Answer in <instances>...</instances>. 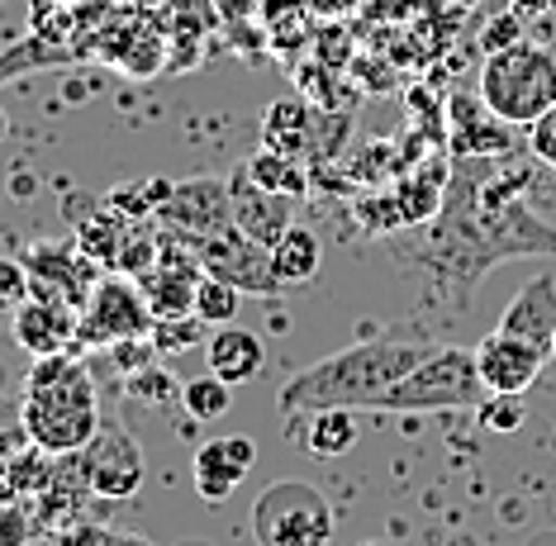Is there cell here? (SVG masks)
Listing matches in <instances>:
<instances>
[{
  "mask_svg": "<svg viewBox=\"0 0 556 546\" xmlns=\"http://www.w3.org/2000/svg\"><path fill=\"white\" fill-rule=\"evenodd\" d=\"M514 257H556V228L528 205V172L509 162L466 157L428 224L419 262L433 271L438 300L462 309L476 281Z\"/></svg>",
  "mask_w": 556,
  "mask_h": 546,
  "instance_id": "cell-1",
  "label": "cell"
},
{
  "mask_svg": "<svg viewBox=\"0 0 556 546\" xmlns=\"http://www.w3.org/2000/svg\"><path fill=\"white\" fill-rule=\"evenodd\" d=\"M433 342L409 338H362L333 357L305 366L281 385V414H319V409H386L390 390L419 366Z\"/></svg>",
  "mask_w": 556,
  "mask_h": 546,
  "instance_id": "cell-2",
  "label": "cell"
},
{
  "mask_svg": "<svg viewBox=\"0 0 556 546\" xmlns=\"http://www.w3.org/2000/svg\"><path fill=\"white\" fill-rule=\"evenodd\" d=\"M24 428L29 442L48 456H77L96 428L105 423L96 409V380L86 371L81 357L58 352V357H39L24 376Z\"/></svg>",
  "mask_w": 556,
  "mask_h": 546,
  "instance_id": "cell-3",
  "label": "cell"
},
{
  "mask_svg": "<svg viewBox=\"0 0 556 546\" xmlns=\"http://www.w3.org/2000/svg\"><path fill=\"white\" fill-rule=\"evenodd\" d=\"M480 100L514 129L538 124L556 105V53L542 43H528V38L500 48V53H485Z\"/></svg>",
  "mask_w": 556,
  "mask_h": 546,
  "instance_id": "cell-4",
  "label": "cell"
},
{
  "mask_svg": "<svg viewBox=\"0 0 556 546\" xmlns=\"http://www.w3.org/2000/svg\"><path fill=\"white\" fill-rule=\"evenodd\" d=\"M490 390L480 385L471 347H433L409 376L390 390L381 414H442V409H480Z\"/></svg>",
  "mask_w": 556,
  "mask_h": 546,
  "instance_id": "cell-5",
  "label": "cell"
},
{
  "mask_svg": "<svg viewBox=\"0 0 556 546\" xmlns=\"http://www.w3.org/2000/svg\"><path fill=\"white\" fill-rule=\"evenodd\" d=\"M252 537L257 546H328L333 504L309 480H276L252 504Z\"/></svg>",
  "mask_w": 556,
  "mask_h": 546,
  "instance_id": "cell-6",
  "label": "cell"
},
{
  "mask_svg": "<svg viewBox=\"0 0 556 546\" xmlns=\"http://www.w3.org/2000/svg\"><path fill=\"white\" fill-rule=\"evenodd\" d=\"M153 309H148V295L134 276H100L96 290L81 304V328L77 342L81 347H119V342H138L153 338Z\"/></svg>",
  "mask_w": 556,
  "mask_h": 546,
  "instance_id": "cell-7",
  "label": "cell"
},
{
  "mask_svg": "<svg viewBox=\"0 0 556 546\" xmlns=\"http://www.w3.org/2000/svg\"><path fill=\"white\" fill-rule=\"evenodd\" d=\"M77 466L96 499H134L148 480L143 447L124 423H100L96 437L77 452Z\"/></svg>",
  "mask_w": 556,
  "mask_h": 546,
  "instance_id": "cell-8",
  "label": "cell"
},
{
  "mask_svg": "<svg viewBox=\"0 0 556 546\" xmlns=\"http://www.w3.org/2000/svg\"><path fill=\"white\" fill-rule=\"evenodd\" d=\"M200 257V271L214 276V281H229L243 295H281V281L271 271V247L252 243L238 228H224V233H210L200 243H186Z\"/></svg>",
  "mask_w": 556,
  "mask_h": 546,
  "instance_id": "cell-9",
  "label": "cell"
},
{
  "mask_svg": "<svg viewBox=\"0 0 556 546\" xmlns=\"http://www.w3.org/2000/svg\"><path fill=\"white\" fill-rule=\"evenodd\" d=\"M157 228L181 243H200L210 233H224L233 228V200H229V181H210V176H195V181H176L167 205L157 209Z\"/></svg>",
  "mask_w": 556,
  "mask_h": 546,
  "instance_id": "cell-10",
  "label": "cell"
},
{
  "mask_svg": "<svg viewBox=\"0 0 556 546\" xmlns=\"http://www.w3.org/2000/svg\"><path fill=\"white\" fill-rule=\"evenodd\" d=\"M24 266H29V281L39 300H58V304L81 309L86 295L96 290L91 257H81V247H72V243H34L24 252Z\"/></svg>",
  "mask_w": 556,
  "mask_h": 546,
  "instance_id": "cell-11",
  "label": "cell"
},
{
  "mask_svg": "<svg viewBox=\"0 0 556 546\" xmlns=\"http://www.w3.org/2000/svg\"><path fill=\"white\" fill-rule=\"evenodd\" d=\"M476 371H480V385L490 390V395H523L528 385L542 376V366L552 357L533 342L514 338V333H485L476 342Z\"/></svg>",
  "mask_w": 556,
  "mask_h": 546,
  "instance_id": "cell-12",
  "label": "cell"
},
{
  "mask_svg": "<svg viewBox=\"0 0 556 546\" xmlns=\"http://www.w3.org/2000/svg\"><path fill=\"white\" fill-rule=\"evenodd\" d=\"M252 466H257V442H252V437H210V442H200L195 461H191L195 494L205 504L233 499Z\"/></svg>",
  "mask_w": 556,
  "mask_h": 546,
  "instance_id": "cell-13",
  "label": "cell"
},
{
  "mask_svg": "<svg viewBox=\"0 0 556 546\" xmlns=\"http://www.w3.org/2000/svg\"><path fill=\"white\" fill-rule=\"evenodd\" d=\"M229 200H233V228L238 233H248L252 243H262V247H271L276 238L295 224V200L262 190L248 176V167H238L229 176Z\"/></svg>",
  "mask_w": 556,
  "mask_h": 546,
  "instance_id": "cell-14",
  "label": "cell"
},
{
  "mask_svg": "<svg viewBox=\"0 0 556 546\" xmlns=\"http://www.w3.org/2000/svg\"><path fill=\"white\" fill-rule=\"evenodd\" d=\"M10 319H15V342L29 352L34 361H39V357H58V352H67L72 342H77L81 309H72V304H58V300L29 295L15 314H10Z\"/></svg>",
  "mask_w": 556,
  "mask_h": 546,
  "instance_id": "cell-15",
  "label": "cell"
},
{
  "mask_svg": "<svg viewBox=\"0 0 556 546\" xmlns=\"http://www.w3.org/2000/svg\"><path fill=\"white\" fill-rule=\"evenodd\" d=\"M500 333H514L523 342H533L552 357V338H556V276H533L518 295L504 304L500 314Z\"/></svg>",
  "mask_w": 556,
  "mask_h": 546,
  "instance_id": "cell-16",
  "label": "cell"
},
{
  "mask_svg": "<svg viewBox=\"0 0 556 546\" xmlns=\"http://www.w3.org/2000/svg\"><path fill=\"white\" fill-rule=\"evenodd\" d=\"M452 152L466 162V157H504L514 143H509V129L514 124H504L495 110L485 105V100H476L471 96H452Z\"/></svg>",
  "mask_w": 556,
  "mask_h": 546,
  "instance_id": "cell-17",
  "label": "cell"
},
{
  "mask_svg": "<svg viewBox=\"0 0 556 546\" xmlns=\"http://www.w3.org/2000/svg\"><path fill=\"white\" fill-rule=\"evenodd\" d=\"M262 148L281 152V157H295V162L324 157L319 119H314V110L305 100H276V105L262 114Z\"/></svg>",
  "mask_w": 556,
  "mask_h": 546,
  "instance_id": "cell-18",
  "label": "cell"
},
{
  "mask_svg": "<svg viewBox=\"0 0 556 546\" xmlns=\"http://www.w3.org/2000/svg\"><path fill=\"white\" fill-rule=\"evenodd\" d=\"M205 366L224 385H252V380L262 376V366H267V347H262L257 333H248V328H238V323L214 328L205 342Z\"/></svg>",
  "mask_w": 556,
  "mask_h": 546,
  "instance_id": "cell-19",
  "label": "cell"
},
{
  "mask_svg": "<svg viewBox=\"0 0 556 546\" xmlns=\"http://www.w3.org/2000/svg\"><path fill=\"white\" fill-rule=\"evenodd\" d=\"M319 266H324V243L305 224H290L271 243V271H276V281H281V290L309 285L314 276H319Z\"/></svg>",
  "mask_w": 556,
  "mask_h": 546,
  "instance_id": "cell-20",
  "label": "cell"
},
{
  "mask_svg": "<svg viewBox=\"0 0 556 546\" xmlns=\"http://www.w3.org/2000/svg\"><path fill=\"white\" fill-rule=\"evenodd\" d=\"M248 176L257 181L262 190H271V195H286V200H305L309 195V167L295 157H281V152H252L243 162Z\"/></svg>",
  "mask_w": 556,
  "mask_h": 546,
  "instance_id": "cell-21",
  "label": "cell"
},
{
  "mask_svg": "<svg viewBox=\"0 0 556 546\" xmlns=\"http://www.w3.org/2000/svg\"><path fill=\"white\" fill-rule=\"evenodd\" d=\"M305 452L309 456H348L357 447V418L352 409H319V414H305Z\"/></svg>",
  "mask_w": 556,
  "mask_h": 546,
  "instance_id": "cell-22",
  "label": "cell"
},
{
  "mask_svg": "<svg viewBox=\"0 0 556 546\" xmlns=\"http://www.w3.org/2000/svg\"><path fill=\"white\" fill-rule=\"evenodd\" d=\"M181 409L195 423H219L233 409V385H224L219 376H195L181 385Z\"/></svg>",
  "mask_w": 556,
  "mask_h": 546,
  "instance_id": "cell-23",
  "label": "cell"
},
{
  "mask_svg": "<svg viewBox=\"0 0 556 546\" xmlns=\"http://www.w3.org/2000/svg\"><path fill=\"white\" fill-rule=\"evenodd\" d=\"M238 304H243V290H233L229 281H214V276H200V285H195V319L205 328L238 323Z\"/></svg>",
  "mask_w": 556,
  "mask_h": 546,
  "instance_id": "cell-24",
  "label": "cell"
},
{
  "mask_svg": "<svg viewBox=\"0 0 556 546\" xmlns=\"http://www.w3.org/2000/svg\"><path fill=\"white\" fill-rule=\"evenodd\" d=\"M314 15V10L305 5V0H262V24H267L271 43H300L305 38V20Z\"/></svg>",
  "mask_w": 556,
  "mask_h": 546,
  "instance_id": "cell-25",
  "label": "cell"
},
{
  "mask_svg": "<svg viewBox=\"0 0 556 546\" xmlns=\"http://www.w3.org/2000/svg\"><path fill=\"white\" fill-rule=\"evenodd\" d=\"M29 447L34 442H29V428H24V404L0 395V475H5V466Z\"/></svg>",
  "mask_w": 556,
  "mask_h": 546,
  "instance_id": "cell-26",
  "label": "cell"
},
{
  "mask_svg": "<svg viewBox=\"0 0 556 546\" xmlns=\"http://www.w3.org/2000/svg\"><path fill=\"white\" fill-rule=\"evenodd\" d=\"M476 418L490 428V433H518L523 428V418H528V409H523V395H485L480 399V409H476Z\"/></svg>",
  "mask_w": 556,
  "mask_h": 546,
  "instance_id": "cell-27",
  "label": "cell"
},
{
  "mask_svg": "<svg viewBox=\"0 0 556 546\" xmlns=\"http://www.w3.org/2000/svg\"><path fill=\"white\" fill-rule=\"evenodd\" d=\"M29 295H34V281L24 257H0V314H15Z\"/></svg>",
  "mask_w": 556,
  "mask_h": 546,
  "instance_id": "cell-28",
  "label": "cell"
},
{
  "mask_svg": "<svg viewBox=\"0 0 556 546\" xmlns=\"http://www.w3.org/2000/svg\"><path fill=\"white\" fill-rule=\"evenodd\" d=\"M200 323L195 314H186V319H157L153 323V347H157V357L162 352H186V347H195L200 342Z\"/></svg>",
  "mask_w": 556,
  "mask_h": 546,
  "instance_id": "cell-29",
  "label": "cell"
},
{
  "mask_svg": "<svg viewBox=\"0 0 556 546\" xmlns=\"http://www.w3.org/2000/svg\"><path fill=\"white\" fill-rule=\"evenodd\" d=\"M34 542V513L20 499H0V546H29Z\"/></svg>",
  "mask_w": 556,
  "mask_h": 546,
  "instance_id": "cell-30",
  "label": "cell"
},
{
  "mask_svg": "<svg viewBox=\"0 0 556 546\" xmlns=\"http://www.w3.org/2000/svg\"><path fill=\"white\" fill-rule=\"evenodd\" d=\"M115 537H119V532H110L100 518L81 513L77 523H67L58 532V546H115Z\"/></svg>",
  "mask_w": 556,
  "mask_h": 546,
  "instance_id": "cell-31",
  "label": "cell"
},
{
  "mask_svg": "<svg viewBox=\"0 0 556 546\" xmlns=\"http://www.w3.org/2000/svg\"><path fill=\"white\" fill-rule=\"evenodd\" d=\"M528 152H533L547 172H556V105L542 114L538 124H528Z\"/></svg>",
  "mask_w": 556,
  "mask_h": 546,
  "instance_id": "cell-32",
  "label": "cell"
},
{
  "mask_svg": "<svg viewBox=\"0 0 556 546\" xmlns=\"http://www.w3.org/2000/svg\"><path fill=\"white\" fill-rule=\"evenodd\" d=\"M214 10H219L224 20H248L252 10H262V0H214Z\"/></svg>",
  "mask_w": 556,
  "mask_h": 546,
  "instance_id": "cell-33",
  "label": "cell"
},
{
  "mask_svg": "<svg viewBox=\"0 0 556 546\" xmlns=\"http://www.w3.org/2000/svg\"><path fill=\"white\" fill-rule=\"evenodd\" d=\"M305 5L314 10V15H328V20H333V15H348L357 0H305Z\"/></svg>",
  "mask_w": 556,
  "mask_h": 546,
  "instance_id": "cell-34",
  "label": "cell"
},
{
  "mask_svg": "<svg viewBox=\"0 0 556 546\" xmlns=\"http://www.w3.org/2000/svg\"><path fill=\"white\" fill-rule=\"evenodd\" d=\"M115 546H157V542H148V537H138V532H124V537H115Z\"/></svg>",
  "mask_w": 556,
  "mask_h": 546,
  "instance_id": "cell-35",
  "label": "cell"
},
{
  "mask_svg": "<svg viewBox=\"0 0 556 546\" xmlns=\"http://www.w3.org/2000/svg\"><path fill=\"white\" fill-rule=\"evenodd\" d=\"M10 134V119H5V110H0V138H5Z\"/></svg>",
  "mask_w": 556,
  "mask_h": 546,
  "instance_id": "cell-36",
  "label": "cell"
},
{
  "mask_svg": "<svg viewBox=\"0 0 556 546\" xmlns=\"http://www.w3.org/2000/svg\"><path fill=\"white\" fill-rule=\"evenodd\" d=\"M362 546H386V542H362Z\"/></svg>",
  "mask_w": 556,
  "mask_h": 546,
  "instance_id": "cell-37",
  "label": "cell"
},
{
  "mask_svg": "<svg viewBox=\"0 0 556 546\" xmlns=\"http://www.w3.org/2000/svg\"><path fill=\"white\" fill-rule=\"evenodd\" d=\"M552 361H556V338H552Z\"/></svg>",
  "mask_w": 556,
  "mask_h": 546,
  "instance_id": "cell-38",
  "label": "cell"
},
{
  "mask_svg": "<svg viewBox=\"0 0 556 546\" xmlns=\"http://www.w3.org/2000/svg\"><path fill=\"white\" fill-rule=\"evenodd\" d=\"M552 10H556V0H552Z\"/></svg>",
  "mask_w": 556,
  "mask_h": 546,
  "instance_id": "cell-39",
  "label": "cell"
}]
</instances>
